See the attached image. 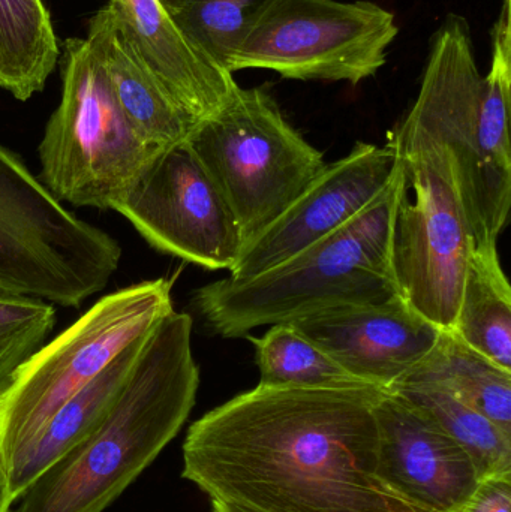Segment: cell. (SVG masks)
I'll return each instance as SVG.
<instances>
[{
	"label": "cell",
	"mask_w": 511,
	"mask_h": 512,
	"mask_svg": "<svg viewBox=\"0 0 511 512\" xmlns=\"http://www.w3.org/2000/svg\"><path fill=\"white\" fill-rule=\"evenodd\" d=\"M276 0H182L170 11L183 35L216 66L231 63L255 24Z\"/></svg>",
	"instance_id": "23"
},
{
	"label": "cell",
	"mask_w": 511,
	"mask_h": 512,
	"mask_svg": "<svg viewBox=\"0 0 511 512\" xmlns=\"http://www.w3.org/2000/svg\"><path fill=\"white\" fill-rule=\"evenodd\" d=\"M402 189L398 161L389 185L344 227L257 276L195 289L192 306L213 333L237 339L264 325L395 297L393 230Z\"/></svg>",
	"instance_id": "3"
},
{
	"label": "cell",
	"mask_w": 511,
	"mask_h": 512,
	"mask_svg": "<svg viewBox=\"0 0 511 512\" xmlns=\"http://www.w3.org/2000/svg\"><path fill=\"white\" fill-rule=\"evenodd\" d=\"M263 387H374L356 378L335 358L291 324L270 325L263 336L248 334ZM378 388V387H377Z\"/></svg>",
	"instance_id": "21"
},
{
	"label": "cell",
	"mask_w": 511,
	"mask_h": 512,
	"mask_svg": "<svg viewBox=\"0 0 511 512\" xmlns=\"http://www.w3.org/2000/svg\"><path fill=\"white\" fill-rule=\"evenodd\" d=\"M288 324L351 375L386 391L434 348L441 331L401 294L381 303L332 307Z\"/></svg>",
	"instance_id": "13"
},
{
	"label": "cell",
	"mask_w": 511,
	"mask_h": 512,
	"mask_svg": "<svg viewBox=\"0 0 511 512\" xmlns=\"http://www.w3.org/2000/svg\"><path fill=\"white\" fill-rule=\"evenodd\" d=\"M384 393L257 385L189 427L183 478L249 512H431L378 475Z\"/></svg>",
	"instance_id": "1"
},
{
	"label": "cell",
	"mask_w": 511,
	"mask_h": 512,
	"mask_svg": "<svg viewBox=\"0 0 511 512\" xmlns=\"http://www.w3.org/2000/svg\"><path fill=\"white\" fill-rule=\"evenodd\" d=\"M60 45L42 0H0V89L18 101L42 92Z\"/></svg>",
	"instance_id": "20"
},
{
	"label": "cell",
	"mask_w": 511,
	"mask_h": 512,
	"mask_svg": "<svg viewBox=\"0 0 511 512\" xmlns=\"http://www.w3.org/2000/svg\"><path fill=\"white\" fill-rule=\"evenodd\" d=\"M511 0L492 27V63L483 80L473 156L470 228L474 248L498 246L511 207Z\"/></svg>",
	"instance_id": "14"
},
{
	"label": "cell",
	"mask_w": 511,
	"mask_h": 512,
	"mask_svg": "<svg viewBox=\"0 0 511 512\" xmlns=\"http://www.w3.org/2000/svg\"><path fill=\"white\" fill-rule=\"evenodd\" d=\"M120 261L113 237L65 209L0 144V294L80 307L105 289Z\"/></svg>",
	"instance_id": "7"
},
{
	"label": "cell",
	"mask_w": 511,
	"mask_h": 512,
	"mask_svg": "<svg viewBox=\"0 0 511 512\" xmlns=\"http://www.w3.org/2000/svg\"><path fill=\"white\" fill-rule=\"evenodd\" d=\"M375 414L381 480L423 510L458 511L480 483L467 450L399 394L386 391Z\"/></svg>",
	"instance_id": "12"
},
{
	"label": "cell",
	"mask_w": 511,
	"mask_h": 512,
	"mask_svg": "<svg viewBox=\"0 0 511 512\" xmlns=\"http://www.w3.org/2000/svg\"><path fill=\"white\" fill-rule=\"evenodd\" d=\"M171 289L170 280L153 279L105 295L21 366L0 394L5 469L71 397L173 312Z\"/></svg>",
	"instance_id": "8"
},
{
	"label": "cell",
	"mask_w": 511,
	"mask_h": 512,
	"mask_svg": "<svg viewBox=\"0 0 511 512\" xmlns=\"http://www.w3.org/2000/svg\"><path fill=\"white\" fill-rule=\"evenodd\" d=\"M12 504H15V501L12 498L11 490H9L5 466L0 460V512H12Z\"/></svg>",
	"instance_id": "26"
},
{
	"label": "cell",
	"mask_w": 511,
	"mask_h": 512,
	"mask_svg": "<svg viewBox=\"0 0 511 512\" xmlns=\"http://www.w3.org/2000/svg\"><path fill=\"white\" fill-rule=\"evenodd\" d=\"M135 51L195 120L218 113L239 87L233 74L207 59L159 0H108Z\"/></svg>",
	"instance_id": "15"
},
{
	"label": "cell",
	"mask_w": 511,
	"mask_h": 512,
	"mask_svg": "<svg viewBox=\"0 0 511 512\" xmlns=\"http://www.w3.org/2000/svg\"><path fill=\"white\" fill-rule=\"evenodd\" d=\"M186 144L230 206L243 246L327 165L264 87H237L218 113L197 123Z\"/></svg>",
	"instance_id": "6"
},
{
	"label": "cell",
	"mask_w": 511,
	"mask_h": 512,
	"mask_svg": "<svg viewBox=\"0 0 511 512\" xmlns=\"http://www.w3.org/2000/svg\"><path fill=\"white\" fill-rule=\"evenodd\" d=\"M212 510L213 512H249L242 510V508L234 507V505L222 504V502L216 501H212Z\"/></svg>",
	"instance_id": "27"
},
{
	"label": "cell",
	"mask_w": 511,
	"mask_h": 512,
	"mask_svg": "<svg viewBox=\"0 0 511 512\" xmlns=\"http://www.w3.org/2000/svg\"><path fill=\"white\" fill-rule=\"evenodd\" d=\"M156 251L210 271L233 268L239 224L188 144L162 150L111 206Z\"/></svg>",
	"instance_id": "10"
},
{
	"label": "cell",
	"mask_w": 511,
	"mask_h": 512,
	"mask_svg": "<svg viewBox=\"0 0 511 512\" xmlns=\"http://www.w3.org/2000/svg\"><path fill=\"white\" fill-rule=\"evenodd\" d=\"M456 512H511V475L485 478Z\"/></svg>",
	"instance_id": "25"
},
{
	"label": "cell",
	"mask_w": 511,
	"mask_h": 512,
	"mask_svg": "<svg viewBox=\"0 0 511 512\" xmlns=\"http://www.w3.org/2000/svg\"><path fill=\"white\" fill-rule=\"evenodd\" d=\"M395 14L368 0H276L231 63L290 80L360 81L377 74L398 36Z\"/></svg>",
	"instance_id": "9"
},
{
	"label": "cell",
	"mask_w": 511,
	"mask_h": 512,
	"mask_svg": "<svg viewBox=\"0 0 511 512\" xmlns=\"http://www.w3.org/2000/svg\"><path fill=\"white\" fill-rule=\"evenodd\" d=\"M452 330L468 346L511 372V289L498 246L471 252Z\"/></svg>",
	"instance_id": "19"
},
{
	"label": "cell",
	"mask_w": 511,
	"mask_h": 512,
	"mask_svg": "<svg viewBox=\"0 0 511 512\" xmlns=\"http://www.w3.org/2000/svg\"><path fill=\"white\" fill-rule=\"evenodd\" d=\"M387 144L405 188L393 230L399 294L440 330H452L474 249L455 152L443 134L408 113Z\"/></svg>",
	"instance_id": "4"
},
{
	"label": "cell",
	"mask_w": 511,
	"mask_h": 512,
	"mask_svg": "<svg viewBox=\"0 0 511 512\" xmlns=\"http://www.w3.org/2000/svg\"><path fill=\"white\" fill-rule=\"evenodd\" d=\"M437 385L511 435V372L441 330L434 348L395 385ZM393 387V388H395Z\"/></svg>",
	"instance_id": "18"
},
{
	"label": "cell",
	"mask_w": 511,
	"mask_h": 512,
	"mask_svg": "<svg viewBox=\"0 0 511 512\" xmlns=\"http://www.w3.org/2000/svg\"><path fill=\"white\" fill-rule=\"evenodd\" d=\"M87 41L104 65L111 90L135 131L159 149L185 143L197 122L141 60L110 6L95 12Z\"/></svg>",
	"instance_id": "16"
},
{
	"label": "cell",
	"mask_w": 511,
	"mask_h": 512,
	"mask_svg": "<svg viewBox=\"0 0 511 512\" xmlns=\"http://www.w3.org/2000/svg\"><path fill=\"white\" fill-rule=\"evenodd\" d=\"M390 393L399 394L422 409L465 448L476 465L480 481L511 475V435L494 421L437 385H399Z\"/></svg>",
	"instance_id": "22"
},
{
	"label": "cell",
	"mask_w": 511,
	"mask_h": 512,
	"mask_svg": "<svg viewBox=\"0 0 511 512\" xmlns=\"http://www.w3.org/2000/svg\"><path fill=\"white\" fill-rule=\"evenodd\" d=\"M396 170L398 156L389 144L357 143L345 158L327 164L282 215L243 246L231 279L257 276L335 233L389 185Z\"/></svg>",
	"instance_id": "11"
},
{
	"label": "cell",
	"mask_w": 511,
	"mask_h": 512,
	"mask_svg": "<svg viewBox=\"0 0 511 512\" xmlns=\"http://www.w3.org/2000/svg\"><path fill=\"white\" fill-rule=\"evenodd\" d=\"M159 2H161L162 5L167 8V11L170 12L173 11V9L176 8L182 0H159Z\"/></svg>",
	"instance_id": "28"
},
{
	"label": "cell",
	"mask_w": 511,
	"mask_h": 512,
	"mask_svg": "<svg viewBox=\"0 0 511 512\" xmlns=\"http://www.w3.org/2000/svg\"><path fill=\"white\" fill-rule=\"evenodd\" d=\"M59 65L62 98L38 147L39 179L62 203L110 210L165 149L126 119L86 38L66 39Z\"/></svg>",
	"instance_id": "5"
},
{
	"label": "cell",
	"mask_w": 511,
	"mask_h": 512,
	"mask_svg": "<svg viewBox=\"0 0 511 512\" xmlns=\"http://www.w3.org/2000/svg\"><path fill=\"white\" fill-rule=\"evenodd\" d=\"M200 387L192 318L165 316L104 420L45 471L14 512H104L152 465L188 420Z\"/></svg>",
	"instance_id": "2"
},
{
	"label": "cell",
	"mask_w": 511,
	"mask_h": 512,
	"mask_svg": "<svg viewBox=\"0 0 511 512\" xmlns=\"http://www.w3.org/2000/svg\"><path fill=\"white\" fill-rule=\"evenodd\" d=\"M147 337L132 343L101 375L71 397L39 435L8 463L6 477L15 502L104 420L125 387Z\"/></svg>",
	"instance_id": "17"
},
{
	"label": "cell",
	"mask_w": 511,
	"mask_h": 512,
	"mask_svg": "<svg viewBox=\"0 0 511 512\" xmlns=\"http://www.w3.org/2000/svg\"><path fill=\"white\" fill-rule=\"evenodd\" d=\"M56 324L53 304L0 294V394L39 349Z\"/></svg>",
	"instance_id": "24"
}]
</instances>
